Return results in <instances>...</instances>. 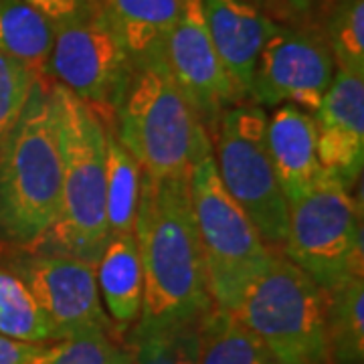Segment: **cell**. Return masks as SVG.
Masks as SVG:
<instances>
[{
	"label": "cell",
	"instance_id": "cell-1",
	"mask_svg": "<svg viewBox=\"0 0 364 364\" xmlns=\"http://www.w3.org/2000/svg\"><path fill=\"white\" fill-rule=\"evenodd\" d=\"M134 239L142 261L138 326L200 320L213 308L188 178H154L142 170Z\"/></svg>",
	"mask_w": 364,
	"mask_h": 364
},
{
	"label": "cell",
	"instance_id": "cell-2",
	"mask_svg": "<svg viewBox=\"0 0 364 364\" xmlns=\"http://www.w3.org/2000/svg\"><path fill=\"white\" fill-rule=\"evenodd\" d=\"M61 208V158L51 79L37 77L25 109L0 144V245L37 249Z\"/></svg>",
	"mask_w": 364,
	"mask_h": 364
},
{
	"label": "cell",
	"instance_id": "cell-3",
	"mask_svg": "<svg viewBox=\"0 0 364 364\" xmlns=\"http://www.w3.org/2000/svg\"><path fill=\"white\" fill-rule=\"evenodd\" d=\"M61 158V208L41 251L63 253L95 267L109 239L105 219V124L61 83L51 81Z\"/></svg>",
	"mask_w": 364,
	"mask_h": 364
},
{
	"label": "cell",
	"instance_id": "cell-4",
	"mask_svg": "<svg viewBox=\"0 0 364 364\" xmlns=\"http://www.w3.org/2000/svg\"><path fill=\"white\" fill-rule=\"evenodd\" d=\"M112 128L140 168L154 178H188L213 154L207 128L170 75L164 55L134 67Z\"/></svg>",
	"mask_w": 364,
	"mask_h": 364
},
{
	"label": "cell",
	"instance_id": "cell-5",
	"mask_svg": "<svg viewBox=\"0 0 364 364\" xmlns=\"http://www.w3.org/2000/svg\"><path fill=\"white\" fill-rule=\"evenodd\" d=\"M235 314L277 364H330L326 291L286 255H275Z\"/></svg>",
	"mask_w": 364,
	"mask_h": 364
},
{
	"label": "cell",
	"instance_id": "cell-6",
	"mask_svg": "<svg viewBox=\"0 0 364 364\" xmlns=\"http://www.w3.org/2000/svg\"><path fill=\"white\" fill-rule=\"evenodd\" d=\"M213 306L235 312L273 253L221 182L213 154L188 176Z\"/></svg>",
	"mask_w": 364,
	"mask_h": 364
},
{
	"label": "cell",
	"instance_id": "cell-7",
	"mask_svg": "<svg viewBox=\"0 0 364 364\" xmlns=\"http://www.w3.org/2000/svg\"><path fill=\"white\" fill-rule=\"evenodd\" d=\"M284 255L324 291L363 275L360 205L336 178L324 176L287 203Z\"/></svg>",
	"mask_w": 364,
	"mask_h": 364
},
{
	"label": "cell",
	"instance_id": "cell-8",
	"mask_svg": "<svg viewBox=\"0 0 364 364\" xmlns=\"http://www.w3.org/2000/svg\"><path fill=\"white\" fill-rule=\"evenodd\" d=\"M267 114L259 105L239 104L223 112L213 140L217 172L235 203L245 210L267 247H284L287 200L275 176L265 140Z\"/></svg>",
	"mask_w": 364,
	"mask_h": 364
},
{
	"label": "cell",
	"instance_id": "cell-9",
	"mask_svg": "<svg viewBox=\"0 0 364 364\" xmlns=\"http://www.w3.org/2000/svg\"><path fill=\"white\" fill-rule=\"evenodd\" d=\"M132 73L130 55L104 9L83 21L55 26L47 77L90 105L104 124L114 122Z\"/></svg>",
	"mask_w": 364,
	"mask_h": 364
},
{
	"label": "cell",
	"instance_id": "cell-10",
	"mask_svg": "<svg viewBox=\"0 0 364 364\" xmlns=\"http://www.w3.org/2000/svg\"><path fill=\"white\" fill-rule=\"evenodd\" d=\"M9 272L31 291L53 326L55 340L114 330L102 304L95 267L90 263L63 253L28 249L11 259Z\"/></svg>",
	"mask_w": 364,
	"mask_h": 364
},
{
	"label": "cell",
	"instance_id": "cell-11",
	"mask_svg": "<svg viewBox=\"0 0 364 364\" xmlns=\"http://www.w3.org/2000/svg\"><path fill=\"white\" fill-rule=\"evenodd\" d=\"M336 73L324 31L284 26L265 43L255 67L249 100L255 105H298L314 114Z\"/></svg>",
	"mask_w": 364,
	"mask_h": 364
},
{
	"label": "cell",
	"instance_id": "cell-12",
	"mask_svg": "<svg viewBox=\"0 0 364 364\" xmlns=\"http://www.w3.org/2000/svg\"><path fill=\"white\" fill-rule=\"evenodd\" d=\"M164 61L213 140L223 112L245 102L210 41L200 0H184L178 23L164 45Z\"/></svg>",
	"mask_w": 364,
	"mask_h": 364
},
{
	"label": "cell",
	"instance_id": "cell-13",
	"mask_svg": "<svg viewBox=\"0 0 364 364\" xmlns=\"http://www.w3.org/2000/svg\"><path fill=\"white\" fill-rule=\"evenodd\" d=\"M312 117L320 166L352 191L364 166V75L336 69Z\"/></svg>",
	"mask_w": 364,
	"mask_h": 364
},
{
	"label": "cell",
	"instance_id": "cell-14",
	"mask_svg": "<svg viewBox=\"0 0 364 364\" xmlns=\"http://www.w3.org/2000/svg\"><path fill=\"white\" fill-rule=\"evenodd\" d=\"M200 11L223 65L249 100L259 55L279 23L247 0H200Z\"/></svg>",
	"mask_w": 364,
	"mask_h": 364
},
{
	"label": "cell",
	"instance_id": "cell-15",
	"mask_svg": "<svg viewBox=\"0 0 364 364\" xmlns=\"http://www.w3.org/2000/svg\"><path fill=\"white\" fill-rule=\"evenodd\" d=\"M265 140L287 203H294L324 176L316 152V124L306 109L291 104L279 105L267 117Z\"/></svg>",
	"mask_w": 364,
	"mask_h": 364
},
{
	"label": "cell",
	"instance_id": "cell-16",
	"mask_svg": "<svg viewBox=\"0 0 364 364\" xmlns=\"http://www.w3.org/2000/svg\"><path fill=\"white\" fill-rule=\"evenodd\" d=\"M95 277L114 330L132 328L140 320L144 296L142 261L134 233L109 235L95 263Z\"/></svg>",
	"mask_w": 364,
	"mask_h": 364
},
{
	"label": "cell",
	"instance_id": "cell-17",
	"mask_svg": "<svg viewBox=\"0 0 364 364\" xmlns=\"http://www.w3.org/2000/svg\"><path fill=\"white\" fill-rule=\"evenodd\" d=\"M134 67L164 55V45L178 23L184 0H102Z\"/></svg>",
	"mask_w": 364,
	"mask_h": 364
},
{
	"label": "cell",
	"instance_id": "cell-18",
	"mask_svg": "<svg viewBox=\"0 0 364 364\" xmlns=\"http://www.w3.org/2000/svg\"><path fill=\"white\" fill-rule=\"evenodd\" d=\"M55 26L25 0H0V53L47 77Z\"/></svg>",
	"mask_w": 364,
	"mask_h": 364
},
{
	"label": "cell",
	"instance_id": "cell-19",
	"mask_svg": "<svg viewBox=\"0 0 364 364\" xmlns=\"http://www.w3.org/2000/svg\"><path fill=\"white\" fill-rule=\"evenodd\" d=\"M272 354L235 314L213 306L198 322V364H272Z\"/></svg>",
	"mask_w": 364,
	"mask_h": 364
},
{
	"label": "cell",
	"instance_id": "cell-20",
	"mask_svg": "<svg viewBox=\"0 0 364 364\" xmlns=\"http://www.w3.org/2000/svg\"><path fill=\"white\" fill-rule=\"evenodd\" d=\"M142 168L105 124V219L109 235L134 233Z\"/></svg>",
	"mask_w": 364,
	"mask_h": 364
},
{
	"label": "cell",
	"instance_id": "cell-21",
	"mask_svg": "<svg viewBox=\"0 0 364 364\" xmlns=\"http://www.w3.org/2000/svg\"><path fill=\"white\" fill-rule=\"evenodd\" d=\"M364 279L348 277L326 291V336L330 363L364 358Z\"/></svg>",
	"mask_w": 364,
	"mask_h": 364
},
{
	"label": "cell",
	"instance_id": "cell-22",
	"mask_svg": "<svg viewBox=\"0 0 364 364\" xmlns=\"http://www.w3.org/2000/svg\"><path fill=\"white\" fill-rule=\"evenodd\" d=\"M198 322L134 326L128 340L132 364H198Z\"/></svg>",
	"mask_w": 364,
	"mask_h": 364
},
{
	"label": "cell",
	"instance_id": "cell-23",
	"mask_svg": "<svg viewBox=\"0 0 364 364\" xmlns=\"http://www.w3.org/2000/svg\"><path fill=\"white\" fill-rule=\"evenodd\" d=\"M0 334L21 342L45 344L55 332L26 286L9 269L0 267Z\"/></svg>",
	"mask_w": 364,
	"mask_h": 364
},
{
	"label": "cell",
	"instance_id": "cell-24",
	"mask_svg": "<svg viewBox=\"0 0 364 364\" xmlns=\"http://www.w3.org/2000/svg\"><path fill=\"white\" fill-rule=\"evenodd\" d=\"M324 37L336 69L364 75V0H336L326 18Z\"/></svg>",
	"mask_w": 364,
	"mask_h": 364
},
{
	"label": "cell",
	"instance_id": "cell-25",
	"mask_svg": "<svg viewBox=\"0 0 364 364\" xmlns=\"http://www.w3.org/2000/svg\"><path fill=\"white\" fill-rule=\"evenodd\" d=\"M23 364H132L128 348L109 334L91 332L41 344Z\"/></svg>",
	"mask_w": 364,
	"mask_h": 364
},
{
	"label": "cell",
	"instance_id": "cell-26",
	"mask_svg": "<svg viewBox=\"0 0 364 364\" xmlns=\"http://www.w3.org/2000/svg\"><path fill=\"white\" fill-rule=\"evenodd\" d=\"M37 77L26 63L0 53V144L23 114Z\"/></svg>",
	"mask_w": 364,
	"mask_h": 364
},
{
	"label": "cell",
	"instance_id": "cell-27",
	"mask_svg": "<svg viewBox=\"0 0 364 364\" xmlns=\"http://www.w3.org/2000/svg\"><path fill=\"white\" fill-rule=\"evenodd\" d=\"M53 26H63L87 18L102 9V0H25Z\"/></svg>",
	"mask_w": 364,
	"mask_h": 364
},
{
	"label": "cell",
	"instance_id": "cell-28",
	"mask_svg": "<svg viewBox=\"0 0 364 364\" xmlns=\"http://www.w3.org/2000/svg\"><path fill=\"white\" fill-rule=\"evenodd\" d=\"M41 344L21 342L0 334V364H23Z\"/></svg>",
	"mask_w": 364,
	"mask_h": 364
},
{
	"label": "cell",
	"instance_id": "cell-29",
	"mask_svg": "<svg viewBox=\"0 0 364 364\" xmlns=\"http://www.w3.org/2000/svg\"><path fill=\"white\" fill-rule=\"evenodd\" d=\"M330 364H363V360H348V363H330Z\"/></svg>",
	"mask_w": 364,
	"mask_h": 364
},
{
	"label": "cell",
	"instance_id": "cell-30",
	"mask_svg": "<svg viewBox=\"0 0 364 364\" xmlns=\"http://www.w3.org/2000/svg\"><path fill=\"white\" fill-rule=\"evenodd\" d=\"M272 364H277V363H275V360H273V363Z\"/></svg>",
	"mask_w": 364,
	"mask_h": 364
}]
</instances>
